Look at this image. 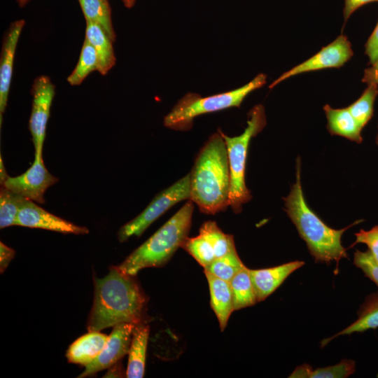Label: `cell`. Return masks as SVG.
<instances>
[{
  "mask_svg": "<svg viewBox=\"0 0 378 378\" xmlns=\"http://www.w3.org/2000/svg\"><path fill=\"white\" fill-rule=\"evenodd\" d=\"M148 299L135 276L117 266L94 281V295L88 321V330L100 331L119 323H145Z\"/></svg>",
  "mask_w": 378,
  "mask_h": 378,
  "instance_id": "6da1fadb",
  "label": "cell"
},
{
  "mask_svg": "<svg viewBox=\"0 0 378 378\" xmlns=\"http://www.w3.org/2000/svg\"><path fill=\"white\" fill-rule=\"evenodd\" d=\"M190 197L202 213L216 214L229 206L230 167L221 131L212 134L200 150L190 172Z\"/></svg>",
  "mask_w": 378,
  "mask_h": 378,
  "instance_id": "7a4b0ae2",
  "label": "cell"
},
{
  "mask_svg": "<svg viewBox=\"0 0 378 378\" xmlns=\"http://www.w3.org/2000/svg\"><path fill=\"white\" fill-rule=\"evenodd\" d=\"M301 162L296 161V180L290 193L284 198L285 211L300 236L306 242L309 253L316 262L337 264L347 258L346 249L342 244L343 233L357 221L346 227L335 230L328 227L307 205L300 181Z\"/></svg>",
  "mask_w": 378,
  "mask_h": 378,
  "instance_id": "3957f363",
  "label": "cell"
},
{
  "mask_svg": "<svg viewBox=\"0 0 378 378\" xmlns=\"http://www.w3.org/2000/svg\"><path fill=\"white\" fill-rule=\"evenodd\" d=\"M193 210L194 203L188 200L117 267L123 273L136 276L143 269L164 265L188 237Z\"/></svg>",
  "mask_w": 378,
  "mask_h": 378,
  "instance_id": "277c9868",
  "label": "cell"
},
{
  "mask_svg": "<svg viewBox=\"0 0 378 378\" xmlns=\"http://www.w3.org/2000/svg\"><path fill=\"white\" fill-rule=\"evenodd\" d=\"M266 82L267 76L259 74L246 85L228 92L205 97L196 93H187L164 116V125L174 130L188 131L199 115L240 107L248 94L262 87Z\"/></svg>",
  "mask_w": 378,
  "mask_h": 378,
  "instance_id": "5b68a950",
  "label": "cell"
},
{
  "mask_svg": "<svg viewBox=\"0 0 378 378\" xmlns=\"http://www.w3.org/2000/svg\"><path fill=\"white\" fill-rule=\"evenodd\" d=\"M266 123L264 106L258 104L248 112L247 125L242 134L229 136L221 132L226 144L230 167L229 206L234 213H240L242 205L251 199L245 181L248 148L251 139L263 130Z\"/></svg>",
  "mask_w": 378,
  "mask_h": 378,
  "instance_id": "8992f818",
  "label": "cell"
},
{
  "mask_svg": "<svg viewBox=\"0 0 378 378\" xmlns=\"http://www.w3.org/2000/svg\"><path fill=\"white\" fill-rule=\"evenodd\" d=\"M190 197V173L158 193L137 216L122 225L118 238L120 242L132 237H139L159 217L176 204L189 200Z\"/></svg>",
  "mask_w": 378,
  "mask_h": 378,
  "instance_id": "52a82bcc",
  "label": "cell"
},
{
  "mask_svg": "<svg viewBox=\"0 0 378 378\" xmlns=\"http://www.w3.org/2000/svg\"><path fill=\"white\" fill-rule=\"evenodd\" d=\"M1 186L34 202L43 204L44 193L58 179L46 168L42 153H35L31 166L23 174L11 177L4 169L1 160Z\"/></svg>",
  "mask_w": 378,
  "mask_h": 378,
  "instance_id": "ba28073f",
  "label": "cell"
},
{
  "mask_svg": "<svg viewBox=\"0 0 378 378\" xmlns=\"http://www.w3.org/2000/svg\"><path fill=\"white\" fill-rule=\"evenodd\" d=\"M354 52L348 38L340 35L335 40L306 61L284 72L269 86L272 89L282 81L300 74L328 68H340L353 56Z\"/></svg>",
  "mask_w": 378,
  "mask_h": 378,
  "instance_id": "9c48e42d",
  "label": "cell"
},
{
  "mask_svg": "<svg viewBox=\"0 0 378 378\" xmlns=\"http://www.w3.org/2000/svg\"><path fill=\"white\" fill-rule=\"evenodd\" d=\"M33 96L29 127L35 153H43L46 126L55 95V85L47 76L37 77L32 85Z\"/></svg>",
  "mask_w": 378,
  "mask_h": 378,
  "instance_id": "30bf717a",
  "label": "cell"
},
{
  "mask_svg": "<svg viewBox=\"0 0 378 378\" xmlns=\"http://www.w3.org/2000/svg\"><path fill=\"white\" fill-rule=\"evenodd\" d=\"M15 225L55 231L64 234H85L89 232L85 227L75 225L58 217L34 203L24 199L18 211Z\"/></svg>",
  "mask_w": 378,
  "mask_h": 378,
  "instance_id": "8fae6325",
  "label": "cell"
},
{
  "mask_svg": "<svg viewBox=\"0 0 378 378\" xmlns=\"http://www.w3.org/2000/svg\"><path fill=\"white\" fill-rule=\"evenodd\" d=\"M136 325L128 323L113 326L108 340L99 356L85 366L78 377H85L112 367L128 353L133 330Z\"/></svg>",
  "mask_w": 378,
  "mask_h": 378,
  "instance_id": "7c38bea8",
  "label": "cell"
},
{
  "mask_svg": "<svg viewBox=\"0 0 378 378\" xmlns=\"http://www.w3.org/2000/svg\"><path fill=\"white\" fill-rule=\"evenodd\" d=\"M25 24L24 20L12 22L4 35L0 57V125L5 111L13 75L18 41Z\"/></svg>",
  "mask_w": 378,
  "mask_h": 378,
  "instance_id": "4fadbf2b",
  "label": "cell"
},
{
  "mask_svg": "<svg viewBox=\"0 0 378 378\" xmlns=\"http://www.w3.org/2000/svg\"><path fill=\"white\" fill-rule=\"evenodd\" d=\"M304 264L303 261L295 260L270 268L249 269L258 302L274 293L290 274Z\"/></svg>",
  "mask_w": 378,
  "mask_h": 378,
  "instance_id": "5bb4252c",
  "label": "cell"
},
{
  "mask_svg": "<svg viewBox=\"0 0 378 378\" xmlns=\"http://www.w3.org/2000/svg\"><path fill=\"white\" fill-rule=\"evenodd\" d=\"M204 274L209 284L210 304L217 317L220 328L223 331L231 314L234 311L230 284L207 272H204Z\"/></svg>",
  "mask_w": 378,
  "mask_h": 378,
  "instance_id": "9a60e30c",
  "label": "cell"
},
{
  "mask_svg": "<svg viewBox=\"0 0 378 378\" xmlns=\"http://www.w3.org/2000/svg\"><path fill=\"white\" fill-rule=\"evenodd\" d=\"M108 338V336L99 331H91L80 337L69 346L66 351L68 361L86 366L99 356Z\"/></svg>",
  "mask_w": 378,
  "mask_h": 378,
  "instance_id": "2e32d148",
  "label": "cell"
},
{
  "mask_svg": "<svg viewBox=\"0 0 378 378\" xmlns=\"http://www.w3.org/2000/svg\"><path fill=\"white\" fill-rule=\"evenodd\" d=\"M149 330V326L143 323L136 325L133 330L126 372L128 378H141L144 376Z\"/></svg>",
  "mask_w": 378,
  "mask_h": 378,
  "instance_id": "e0dca14e",
  "label": "cell"
},
{
  "mask_svg": "<svg viewBox=\"0 0 378 378\" xmlns=\"http://www.w3.org/2000/svg\"><path fill=\"white\" fill-rule=\"evenodd\" d=\"M94 48L98 59V71L103 76L115 64L113 41L97 24L86 20L85 38Z\"/></svg>",
  "mask_w": 378,
  "mask_h": 378,
  "instance_id": "ac0fdd59",
  "label": "cell"
},
{
  "mask_svg": "<svg viewBox=\"0 0 378 378\" xmlns=\"http://www.w3.org/2000/svg\"><path fill=\"white\" fill-rule=\"evenodd\" d=\"M323 110L328 120L327 128L330 134L341 136L358 144L362 142V129L347 108H334L326 104Z\"/></svg>",
  "mask_w": 378,
  "mask_h": 378,
  "instance_id": "d6986e66",
  "label": "cell"
},
{
  "mask_svg": "<svg viewBox=\"0 0 378 378\" xmlns=\"http://www.w3.org/2000/svg\"><path fill=\"white\" fill-rule=\"evenodd\" d=\"M378 328V292L366 297L358 312V318L348 327L322 340L321 347H324L330 341L338 336L362 332L370 329Z\"/></svg>",
  "mask_w": 378,
  "mask_h": 378,
  "instance_id": "ffe728a7",
  "label": "cell"
},
{
  "mask_svg": "<svg viewBox=\"0 0 378 378\" xmlns=\"http://www.w3.org/2000/svg\"><path fill=\"white\" fill-rule=\"evenodd\" d=\"M356 363L353 360L343 359L339 363L313 369L308 364L297 367L290 378H346L354 373Z\"/></svg>",
  "mask_w": 378,
  "mask_h": 378,
  "instance_id": "44dd1931",
  "label": "cell"
},
{
  "mask_svg": "<svg viewBox=\"0 0 378 378\" xmlns=\"http://www.w3.org/2000/svg\"><path fill=\"white\" fill-rule=\"evenodd\" d=\"M85 20L99 25L113 42L115 33L111 21V8L108 0H78Z\"/></svg>",
  "mask_w": 378,
  "mask_h": 378,
  "instance_id": "7402d4cb",
  "label": "cell"
},
{
  "mask_svg": "<svg viewBox=\"0 0 378 378\" xmlns=\"http://www.w3.org/2000/svg\"><path fill=\"white\" fill-rule=\"evenodd\" d=\"M234 310L251 307L258 302L249 269L240 270L230 281Z\"/></svg>",
  "mask_w": 378,
  "mask_h": 378,
  "instance_id": "603a6c76",
  "label": "cell"
},
{
  "mask_svg": "<svg viewBox=\"0 0 378 378\" xmlns=\"http://www.w3.org/2000/svg\"><path fill=\"white\" fill-rule=\"evenodd\" d=\"M99 69V59L94 48L85 38L78 63L67 77L71 85H78L92 71Z\"/></svg>",
  "mask_w": 378,
  "mask_h": 378,
  "instance_id": "cb8c5ba5",
  "label": "cell"
},
{
  "mask_svg": "<svg viewBox=\"0 0 378 378\" xmlns=\"http://www.w3.org/2000/svg\"><path fill=\"white\" fill-rule=\"evenodd\" d=\"M199 233L204 235L210 241L216 258L236 251L233 236L223 232L215 221L204 222L201 225Z\"/></svg>",
  "mask_w": 378,
  "mask_h": 378,
  "instance_id": "d4e9b609",
  "label": "cell"
},
{
  "mask_svg": "<svg viewBox=\"0 0 378 378\" xmlns=\"http://www.w3.org/2000/svg\"><path fill=\"white\" fill-rule=\"evenodd\" d=\"M377 94L378 85H368L361 96L347 107L361 129L365 126L372 116L374 104Z\"/></svg>",
  "mask_w": 378,
  "mask_h": 378,
  "instance_id": "484cf974",
  "label": "cell"
},
{
  "mask_svg": "<svg viewBox=\"0 0 378 378\" xmlns=\"http://www.w3.org/2000/svg\"><path fill=\"white\" fill-rule=\"evenodd\" d=\"M245 267L235 251L223 257L216 258L211 264L204 267V272L230 282L236 274Z\"/></svg>",
  "mask_w": 378,
  "mask_h": 378,
  "instance_id": "4316f807",
  "label": "cell"
},
{
  "mask_svg": "<svg viewBox=\"0 0 378 378\" xmlns=\"http://www.w3.org/2000/svg\"><path fill=\"white\" fill-rule=\"evenodd\" d=\"M25 198L1 186L0 228L15 225L18 211Z\"/></svg>",
  "mask_w": 378,
  "mask_h": 378,
  "instance_id": "83f0119b",
  "label": "cell"
},
{
  "mask_svg": "<svg viewBox=\"0 0 378 378\" xmlns=\"http://www.w3.org/2000/svg\"><path fill=\"white\" fill-rule=\"evenodd\" d=\"M181 248L192 255L204 268L215 259V253L210 241L202 234L193 237H187Z\"/></svg>",
  "mask_w": 378,
  "mask_h": 378,
  "instance_id": "f1b7e54d",
  "label": "cell"
},
{
  "mask_svg": "<svg viewBox=\"0 0 378 378\" xmlns=\"http://www.w3.org/2000/svg\"><path fill=\"white\" fill-rule=\"evenodd\" d=\"M354 265L362 270L365 276L373 281L378 287V264L369 250L354 253Z\"/></svg>",
  "mask_w": 378,
  "mask_h": 378,
  "instance_id": "f546056e",
  "label": "cell"
},
{
  "mask_svg": "<svg viewBox=\"0 0 378 378\" xmlns=\"http://www.w3.org/2000/svg\"><path fill=\"white\" fill-rule=\"evenodd\" d=\"M355 236L356 241L350 247L358 243L366 244L372 257L378 264V225L374 226L369 230H360L355 234Z\"/></svg>",
  "mask_w": 378,
  "mask_h": 378,
  "instance_id": "4dcf8cb0",
  "label": "cell"
},
{
  "mask_svg": "<svg viewBox=\"0 0 378 378\" xmlns=\"http://www.w3.org/2000/svg\"><path fill=\"white\" fill-rule=\"evenodd\" d=\"M365 53L369 58L370 64L378 57V22L365 46Z\"/></svg>",
  "mask_w": 378,
  "mask_h": 378,
  "instance_id": "1f68e13d",
  "label": "cell"
},
{
  "mask_svg": "<svg viewBox=\"0 0 378 378\" xmlns=\"http://www.w3.org/2000/svg\"><path fill=\"white\" fill-rule=\"evenodd\" d=\"M374 1L378 2V0H344V6L343 10L344 22H346L351 14H353L362 6Z\"/></svg>",
  "mask_w": 378,
  "mask_h": 378,
  "instance_id": "d6a6232c",
  "label": "cell"
},
{
  "mask_svg": "<svg viewBox=\"0 0 378 378\" xmlns=\"http://www.w3.org/2000/svg\"><path fill=\"white\" fill-rule=\"evenodd\" d=\"M15 251L0 242V270L3 273L8 266L11 260L14 258Z\"/></svg>",
  "mask_w": 378,
  "mask_h": 378,
  "instance_id": "836d02e7",
  "label": "cell"
},
{
  "mask_svg": "<svg viewBox=\"0 0 378 378\" xmlns=\"http://www.w3.org/2000/svg\"><path fill=\"white\" fill-rule=\"evenodd\" d=\"M362 81L368 85H378V57L373 64L365 69Z\"/></svg>",
  "mask_w": 378,
  "mask_h": 378,
  "instance_id": "e575fe53",
  "label": "cell"
},
{
  "mask_svg": "<svg viewBox=\"0 0 378 378\" xmlns=\"http://www.w3.org/2000/svg\"><path fill=\"white\" fill-rule=\"evenodd\" d=\"M122 1L124 5L129 8H132L135 3V0H122Z\"/></svg>",
  "mask_w": 378,
  "mask_h": 378,
  "instance_id": "d590c367",
  "label": "cell"
},
{
  "mask_svg": "<svg viewBox=\"0 0 378 378\" xmlns=\"http://www.w3.org/2000/svg\"><path fill=\"white\" fill-rule=\"evenodd\" d=\"M29 0H17L20 6L25 5Z\"/></svg>",
  "mask_w": 378,
  "mask_h": 378,
  "instance_id": "8d00e7d4",
  "label": "cell"
},
{
  "mask_svg": "<svg viewBox=\"0 0 378 378\" xmlns=\"http://www.w3.org/2000/svg\"><path fill=\"white\" fill-rule=\"evenodd\" d=\"M375 141H376V144L378 145V134L377 135Z\"/></svg>",
  "mask_w": 378,
  "mask_h": 378,
  "instance_id": "74e56055",
  "label": "cell"
}]
</instances>
